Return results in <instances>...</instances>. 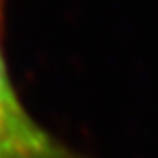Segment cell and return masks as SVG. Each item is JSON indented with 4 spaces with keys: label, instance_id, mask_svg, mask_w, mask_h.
I'll return each mask as SVG.
<instances>
[{
    "label": "cell",
    "instance_id": "obj_1",
    "mask_svg": "<svg viewBox=\"0 0 158 158\" xmlns=\"http://www.w3.org/2000/svg\"><path fill=\"white\" fill-rule=\"evenodd\" d=\"M0 158H78L29 115L0 49Z\"/></svg>",
    "mask_w": 158,
    "mask_h": 158
}]
</instances>
